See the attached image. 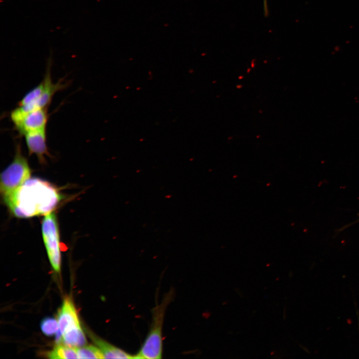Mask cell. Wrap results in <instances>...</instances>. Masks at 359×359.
Here are the masks:
<instances>
[{"label": "cell", "mask_w": 359, "mask_h": 359, "mask_svg": "<svg viewBox=\"0 0 359 359\" xmlns=\"http://www.w3.org/2000/svg\"><path fill=\"white\" fill-rule=\"evenodd\" d=\"M60 199V193L51 184L29 178L18 190L11 212L19 217L45 215L53 211Z\"/></svg>", "instance_id": "obj_1"}, {"label": "cell", "mask_w": 359, "mask_h": 359, "mask_svg": "<svg viewBox=\"0 0 359 359\" xmlns=\"http://www.w3.org/2000/svg\"><path fill=\"white\" fill-rule=\"evenodd\" d=\"M30 169L23 156L20 143L15 147L11 163L0 174V193L4 204L11 211L13 208L16 193L30 177Z\"/></svg>", "instance_id": "obj_2"}, {"label": "cell", "mask_w": 359, "mask_h": 359, "mask_svg": "<svg viewBox=\"0 0 359 359\" xmlns=\"http://www.w3.org/2000/svg\"><path fill=\"white\" fill-rule=\"evenodd\" d=\"M174 291L171 289L162 301L152 311V321L149 332L134 359H160L163 353L162 330L166 309L173 299Z\"/></svg>", "instance_id": "obj_3"}, {"label": "cell", "mask_w": 359, "mask_h": 359, "mask_svg": "<svg viewBox=\"0 0 359 359\" xmlns=\"http://www.w3.org/2000/svg\"><path fill=\"white\" fill-rule=\"evenodd\" d=\"M42 235L48 257L53 269L59 272L61 266L60 234L56 216L51 212L44 215Z\"/></svg>", "instance_id": "obj_4"}, {"label": "cell", "mask_w": 359, "mask_h": 359, "mask_svg": "<svg viewBox=\"0 0 359 359\" xmlns=\"http://www.w3.org/2000/svg\"><path fill=\"white\" fill-rule=\"evenodd\" d=\"M10 118L21 136L45 130L48 120L47 108L24 112L17 107L10 112Z\"/></svg>", "instance_id": "obj_5"}, {"label": "cell", "mask_w": 359, "mask_h": 359, "mask_svg": "<svg viewBox=\"0 0 359 359\" xmlns=\"http://www.w3.org/2000/svg\"><path fill=\"white\" fill-rule=\"evenodd\" d=\"M59 330L56 341H61L62 335L67 331L80 326V322L75 306L72 301L66 298L63 301L57 316Z\"/></svg>", "instance_id": "obj_6"}, {"label": "cell", "mask_w": 359, "mask_h": 359, "mask_svg": "<svg viewBox=\"0 0 359 359\" xmlns=\"http://www.w3.org/2000/svg\"><path fill=\"white\" fill-rule=\"evenodd\" d=\"M29 155H34L41 164L50 157L46 142V129L27 133L23 136Z\"/></svg>", "instance_id": "obj_7"}, {"label": "cell", "mask_w": 359, "mask_h": 359, "mask_svg": "<svg viewBox=\"0 0 359 359\" xmlns=\"http://www.w3.org/2000/svg\"><path fill=\"white\" fill-rule=\"evenodd\" d=\"M90 336L93 342L102 352L104 359H134V355L127 353L94 335Z\"/></svg>", "instance_id": "obj_8"}, {"label": "cell", "mask_w": 359, "mask_h": 359, "mask_svg": "<svg viewBox=\"0 0 359 359\" xmlns=\"http://www.w3.org/2000/svg\"><path fill=\"white\" fill-rule=\"evenodd\" d=\"M61 341L63 344L72 347H81L85 346L87 341L80 326L70 329L62 335Z\"/></svg>", "instance_id": "obj_9"}, {"label": "cell", "mask_w": 359, "mask_h": 359, "mask_svg": "<svg viewBox=\"0 0 359 359\" xmlns=\"http://www.w3.org/2000/svg\"><path fill=\"white\" fill-rule=\"evenodd\" d=\"M50 359H78L77 350L66 345H58L48 354Z\"/></svg>", "instance_id": "obj_10"}, {"label": "cell", "mask_w": 359, "mask_h": 359, "mask_svg": "<svg viewBox=\"0 0 359 359\" xmlns=\"http://www.w3.org/2000/svg\"><path fill=\"white\" fill-rule=\"evenodd\" d=\"M77 350L78 359H103V355L97 347L93 345L84 346Z\"/></svg>", "instance_id": "obj_11"}, {"label": "cell", "mask_w": 359, "mask_h": 359, "mask_svg": "<svg viewBox=\"0 0 359 359\" xmlns=\"http://www.w3.org/2000/svg\"><path fill=\"white\" fill-rule=\"evenodd\" d=\"M40 328L45 335L47 336H53L58 331V321L53 317H46L41 321Z\"/></svg>", "instance_id": "obj_12"}, {"label": "cell", "mask_w": 359, "mask_h": 359, "mask_svg": "<svg viewBox=\"0 0 359 359\" xmlns=\"http://www.w3.org/2000/svg\"><path fill=\"white\" fill-rule=\"evenodd\" d=\"M263 0V6H264V13L265 16H268L269 14V11H268V4H267V0Z\"/></svg>", "instance_id": "obj_13"}, {"label": "cell", "mask_w": 359, "mask_h": 359, "mask_svg": "<svg viewBox=\"0 0 359 359\" xmlns=\"http://www.w3.org/2000/svg\"><path fill=\"white\" fill-rule=\"evenodd\" d=\"M235 290L236 291V292L237 293V294H238L239 296H241V297H242V293L240 292V291H239L237 289H235Z\"/></svg>", "instance_id": "obj_14"}, {"label": "cell", "mask_w": 359, "mask_h": 359, "mask_svg": "<svg viewBox=\"0 0 359 359\" xmlns=\"http://www.w3.org/2000/svg\"><path fill=\"white\" fill-rule=\"evenodd\" d=\"M227 302H224L222 303V305H225L227 304Z\"/></svg>", "instance_id": "obj_15"}, {"label": "cell", "mask_w": 359, "mask_h": 359, "mask_svg": "<svg viewBox=\"0 0 359 359\" xmlns=\"http://www.w3.org/2000/svg\"><path fill=\"white\" fill-rule=\"evenodd\" d=\"M274 353V351H272V352H271V355H273Z\"/></svg>", "instance_id": "obj_16"}]
</instances>
